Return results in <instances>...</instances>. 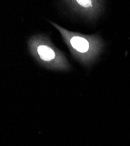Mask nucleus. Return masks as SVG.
Instances as JSON below:
<instances>
[{
	"mask_svg": "<svg viewBox=\"0 0 130 146\" xmlns=\"http://www.w3.org/2000/svg\"><path fill=\"white\" fill-rule=\"evenodd\" d=\"M71 44L77 50L81 53L86 52L89 49V43L84 38L75 36L71 40Z\"/></svg>",
	"mask_w": 130,
	"mask_h": 146,
	"instance_id": "1",
	"label": "nucleus"
},
{
	"mask_svg": "<svg viewBox=\"0 0 130 146\" xmlns=\"http://www.w3.org/2000/svg\"><path fill=\"white\" fill-rule=\"evenodd\" d=\"M38 52L41 58L44 61H50L55 57L54 52L51 48L44 45L38 47Z\"/></svg>",
	"mask_w": 130,
	"mask_h": 146,
	"instance_id": "2",
	"label": "nucleus"
},
{
	"mask_svg": "<svg viewBox=\"0 0 130 146\" xmlns=\"http://www.w3.org/2000/svg\"><path fill=\"white\" fill-rule=\"evenodd\" d=\"M77 2L80 5L84 7H89L92 4V1H85V0H84V1H80V0H79V1H77Z\"/></svg>",
	"mask_w": 130,
	"mask_h": 146,
	"instance_id": "3",
	"label": "nucleus"
}]
</instances>
